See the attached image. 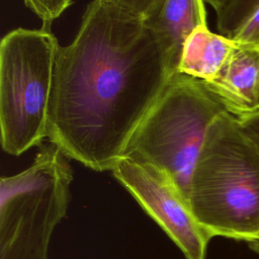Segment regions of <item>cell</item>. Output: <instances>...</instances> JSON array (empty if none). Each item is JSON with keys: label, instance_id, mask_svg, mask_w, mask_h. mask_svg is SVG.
<instances>
[{"label": "cell", "instance_id": "9c48e42d", "mask_svg": "<svg viewBox=\"0 0 259 259\" xmlns=\"http://www.w3.org/2000/svg\"><path fill=\"white\" fill-rule=\"evenodd\" d=\"M235 47L231 38L210 31L207 26H200L182 46L178 72L208 82L220 73Z\"/></svg>", "mask_w": 259, "mask_h": 259}, {"label": "cell", "instance_id": "7c38bea8", "mask_svg": "<svg viewBox=\"0 0 259 259\" xmlns=\"http://www.w3.org/2000/svg\"><path fill=\"white\" fill-rule=\"evenodd\" d=\"M230 38L238 46L259 49V7Z\"/></svg>", "mask_w": 259, "mask_h": 259}, {"label": "cell", "instance_id": "30bf717a", "mask_svg": "<svg viewBox=\"0 0 259 259\" xmlns=\"http://www.w3.org/2000/svg\"><path fill=\"white\" fill-rule=\"evenodd\" d=\"M258 7L259 0H230L228 5L217 14L219 33L232 37Z\"/></svg>", "mask_w": 259, "mask_h": 259}, {"label": "cell", "instance_id": "9a60e30c", "mask_svg": "<svg viewBox=\"0 0 259 259\" xmlns=\"http://www.w3.org/2000/svg\"><path fill=\"white\" fill-rule=\"evenodd\" d=\"M208 4L211 5V7L214 9L215 13L221 12L227 4L230 2V0H205Z\"/></svg>", "mask_w": 259, "mask_h": 259}, {"label": "cell", "instance_id": "5b68a950", "mask_svg": "<svg viewBox=\"0 0 259 259\" xmlns=\"http://www.w3.org/2000/svg\"><path fill=\"white\" fill-rule=\"evenodd\" d=\"M60 45L51 26L16 28L0 45L3 150L19 156L48 138L49 106Z\"/></svg>", "mask_w": 259, "mask_h": 259}, {"label": "cell", "instance_id": "7a4b0ae2", "mask_svg": "<svg viewBox=\"0 0 259 259\" xmlns=\"http://www.w3.org/2000/svg\"><path fill=\"white\" fill-rule=\"evenodd\" d=\"M188 201L211 238L246 242L259 234V149L228 111L208 128L191 175Z\"/></svg>", "mask_w": 259, "mask_h": 259}, {"label": "cell", "instance_id": "e0dca14e", "mask_svg": "<svg viewBox=\"0 0 259 259\" xmlns=\"http://www.w3.org/2000/svg\"><path fill=\"white\" fill-rule=\"evenodd\" d=\"M259 111V97H258V104H257V111L256 112H258Z\"/></svg>", "mask_w": 259, "mask_h": 259}, {"label": "cell", "instance_id": "8992f818", "mask_svg": "<svg viewBox=\"0 0 259 259\" xmlns=\"http://www.w3.org/2000/svg\"><path fill=\"white\" fill-rule=\"evenodd\" d=\"M111 172L185 259H206L211 236L198 224L188 199L165 173L128 156H123Z\"/></svg>", "mask_w": 259, "mask_h": 259}, {"label": "cell", "instance_id": "3957f363", "mask_svg": "<svg viewBox=\"0 0 259 259\" xmlns=\"http://www.w3.org/2000/svg\"><path fill=\"white\" fill-rule=\"evenodd\" d=\"M224 111L202 81L177 72L134 134L124 156L165 173L188 199L208 128Z\"/></svg>", "mask_w": 259, "mask_h": 259}, {"label": "cell", "instance_id": "277c9868", "mask_svg": "<svg viewBox=\"0 0 259 259\" xmlns=\"http://www.w3.org/2000/svg\"><path fill=\"white\" fill-rule=\"evenodd\" d=\"M73 171L53 143L25 170L0 180V259H49L53 233L65 218Z\"/></svg>", "mask_w": 259, "mask_h": 259}, {"label": "cell", "instance_id": "5bb4252c", "mask_svg": "<svg viewBox=\"0 0 259 259\" xmlns=\"http://www.w3.org/2000/svg\"><path fill=\"white\" fill-rule=\"evenodd\" d=\"M238 118V117H237ZM245 133L259 149V111L238 118Z\"/></svg>", "mask_w": 259, "mask_h": 259}, {"label": "cell", "instance_id": "ba28073f", "mask_svg": "<svg viewBox=\"0 0 259 259\" xmlns=\"http://www.w3.org/2000/svg\"><path fill=\"white\" fill-rule=\"evenodd\" d=\"M143 20L171 44L178 59L188 35L207 26L203 0H154Z\"/></svg>", "mask_w": 259, "mask_h": 259}, {"label": "cell", "instance_id": "4fadbf2b", "mask_svg": "<svg viewBox=\"0 0 259 259\" xmlns=\"http://www.w3.org/2000/svg\"><path fill=\"white\" fill-rule=\"evenodd\" d=\"M132 15L143 18L154 0H105Z\"/></svg>", "mask_w": 259, "mask_h": 259}, {"label": "cell", "instance_id": "6da1fadb", "mask_svg": "<svg viewBox=\"0 0 259 259\" xmlns=\"http://www.w3.org/2000/svg\"><path fill=\"white\" fill-rule=\"evenodd\" d=\"M171 44L105 0H93L57 52L48 138L69 159L111 171L178 72Z\"/></svg>", "mask_w": 259, "mask_h": 259}, {"label": "cell", "instance_id": "8fae6325", "mask_svg": "<svg viewBox=\"0 0 259 259\" xmlns=\"http://www.w3.org/2000/svg\"><path fill=\"white\" fill-rule=\"evenodd\" d=\"M42 21V25L51 26L73 2V0H23Z\"/></svg>", "mask_w": 259, "mask_h": 259}, {"label": "cell", "instance_id": "2e32d148", "mask_svg": "<svg viewBox=\"0 0 259 259\" xmlns=\"http://www.w3.org/2000/svg\"><path fill=\"white\" fill-rule=\"evenodd\" d=\"M246 243L248 244V246H249L254 252H256V253L259 254V234L256 235V236H254V237H252V238H250V239H248V240L246 241Z\"/></svg>", "mask_w": 259, "mask_h": 259}, {"label": "cell", "instance_id": "52a82bcc", "mask_svg": "<svg viewBox=\"0 0 259 259\" xmlns=\"http://www.w3.org/2000/svg\"><path fill=\"white\" fill-rule=\"evenodd\" d=\"M203 84L234 116L239 118L256 112L259 97V49L236 45L220 73Z\"/></svg>", "mask_w": 259, "mask_h": 259}]
</instances>
